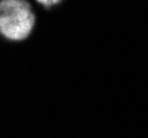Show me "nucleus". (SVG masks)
<instances>
[{
    "label": "nucleus",
    "instance_id": "1",
    "mask_svg": "<svg viewBox=\"0 0 148 138\" xmlns=\"http://www.w3.org/2000/svg\"><path fill=\"white\" fill-rule=\"evenodd\" d=\"M36 16L30 3L23 0H2L0 2V32L5 38L21 41L31 33Z\"/></svg>",
    "mask_w": 148,
    "mask_h": 138
},
{
    "label": "nucleus",
    "instance_id": "2",
    "mask_svg": "<svg viewBox=\"0 0 148 138\" xmlns=\"http://www.w3.org/2000/svg\"><path fill=\"white\" fill-rule=\"evenodd\" d=\"M38 3L42 5L44 7H51V6H54V5H58L60 3V1L58 0H54V1H47V0H43V1H38Z\"/></svg>",
    "mask_w": 148,
    "mask_h": 138
}]
</instances>
